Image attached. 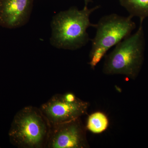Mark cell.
Instances as JSON below:
<instances>
[{"label":"cell","mask_w":148,"mask_h":148,"mask_svg":"<svg viewBox=\"0 0 148 148\" xmlns=\"http://www.w3.org/2000/svg\"><path fill=\"white\" fill-rule=\"evenodd\" d=\"M143 21L140 19V26L135 33L122 40L106 54L103 73L123 75L132 79L138 77L144 62L145 48Z\"/></svg>","instance_id":"2"},{"label":"cell","mask_w":148,"mask_h":148,"mask_svg":"<svg viewBox=\"0 0 148 148\" xmlns=\"http://www.w3.org/2000/svg\"><path fill=\"white\" fill-rule=\"evenodd\" d=\"M85 3V6H87L88 4V3L92 1L91 0H84Z\"/></svg>","instance_id":"10"},{"label":"cell","mask_w":148,"mask_h":148,"mask_svg":"<svg viewBox=\"0 0 148 148\" xmlns=\"http://www.w3.org/2000/svg\"><path fill=\"white\" fill-rule=\"evenodd\" d=\"M119 3L132 18L144 20L148 17V0H119Z\"/></svg>","instance_id":"8"},{"label":"cell","mask_w":148,"mask_h":148,"mask_svg":"<svg viewBox=\"0 0 148 148\" xmlns=\"http://www.w3.org/2000/svg\"><path fill=\"white\" fill-rule=\"evenodd\" d=\"M89 106L88 102L68 92L53 95L40 109L52 125L80 118L87 113Z\"/></svg>","instance_id":"5"},{"label":"cell","mask_w":148,"mask_h":148,"mask_svg":"<svg viewBox=\"0 0 148 148\" xmlns=\"http://www.w3.org/2000/svg\"><path fill=\"white\" fill-rule=\"evenodd\" d=\"M109 125L108 119L106 114L97 112L88 116L86 128L94 134H100L106 131Z\"/></svg>","instance_id":"9"},{"label":"cell","mask_w":148,"mask_h":148,"mask_svg":"<svg viewBox=\"0 0 148 148\" xmlns=\"http://www.w3.org/2000/svg\"><path fill=\"white\" fill-rule=\"evenodd\" d=\"M80 118L51 125L46 148L90 147Z\"/></svg>","instance_id":"6"},{"label":"cell","mask_w":148,"mask_h":148,"mask_svg":"<svg viewBox=\"0 0 148 148\" xmlns=\"http://www.w3.org/2000/svg\"><path fill=\"white\" fill-rule=\"evenodd\" d=\"M131 16L116 14L103 16L96 24V34L91 40L88 64L94 70L109 49L131 34L136 28Z\"/></svg>","instance_id":"4"},{"label":"cell","mask_w":148,"mask_h":148,"mask_svg":"<svg viewBox=\"0 0 148 148\" xmlns=\"http://www.w3.org/2000/svg\"><path fill=\"white\" fill-rule=\"evenodd\" d=\"M100 7L98 5L89 9L84 6L79 10L73 7L54 15L51 23V44L56 48L70 50L86 45L90 40L87 29L96 25L90 22V15Z\"/></svg>","instance_id":"1"},{"label":"cell","mask_w":148,"mask_h":148,"mask_svg":"<svg viewBox=\"0 0 148 148\" xmlns=\"http://www.w3.org/2000/svg\"><path fill=\"white\" fill-rule=\"evenodd\" d=\"M34 0H0V26L16 29L24 26L31 16Z\"/></svg>","instance_id":"7"},{"label":"cell","mask_w":148,"mask_h":148,"mask_svg":"<svg viewBox=\"0 0 148 148\" xmlns=\"http://www.w3.org/2000/svg\"><path fill=\"white\" fill-rule=\"evenodd\" d=\"M51 125L40 110L24 107L14 118L8 135L11 143L19 148H46Z\"/></svg>","instance_id":"3"}]
</instances>
